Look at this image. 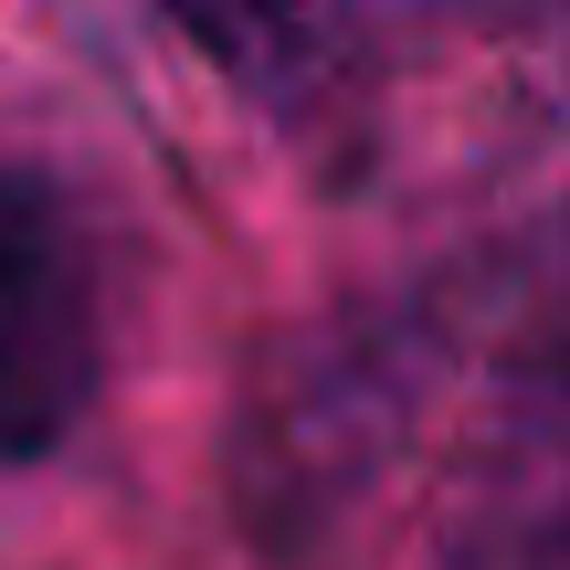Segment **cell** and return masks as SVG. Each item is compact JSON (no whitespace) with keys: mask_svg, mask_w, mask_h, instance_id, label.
<instances>
[{"mask_svg":"<svg viewBox=\"0 0 570 570\" xmlns=\"http://www.w3.org/2000/svg\"><path fill=\"white\" fill-rule=\"evenodd\" d=\"M106 391V254L75 180L0 148V465H42Z\"/></svg>","mask_w":570,"mask_h":570,"instance_id":"7a4b0ae2","label":"cell"},{"mask_svg":"<svg viewBox=\"0 0 570 570\" xmlns=\"http://www.w3.org/2000/svg\"><path fill=\"white\" fill-rule=\"evenodd\" d=\"M454 348H465V317H454L444 285H412V296H381V306H348V317L306 327L265 370V391L244 402V423H233L244 518L275 550H317V529H338L391 475L402 433L444 391Z\"/></svg>","mask_w":570,"mask_h":570,"instance_id":"6da1fadb","label":"cell"},{"mask_svg":"<svg viewBox=\"0 0 570 570\" xmlns=\"http://www.w3.org/2000/svg\"><path fill=\"white\" fill-rule=\"evenodd\" d=\"M444 570H560V360L518 348L487 402V444L465 454L444 508Z\"/></svg>","mask_w":570,"mask_h":570,"instance_id":"3957f363","label":"cell"}]
</instances>
